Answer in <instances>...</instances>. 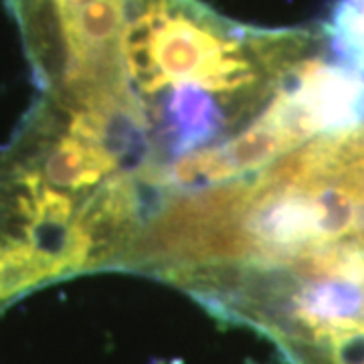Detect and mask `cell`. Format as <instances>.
<instances>
[{"label":"cell","mask_w":364,"mask_h":364,"mask_svg":"<svg viewBox=\"0 0 364 364\" xmlns=\"http://www.w3.org/2000/svg\"><path fill=\"white\" fill-rule=\"evenodd\" d=\"M119 158L102 144L85 142L75 136H65L47 152L43 162V176L55 188L85 191L114 174Z\"/></svg>","instance_id":"6da1fadb"},{"label":"cell","mask_w":364,"mask_h":364,"mask_svg":"<svg viewBox=\"0 0 364 364\" xmlns=\"http://www.w3.org/2000/svg\"><path fill=\"white\" fill-rule=\"evenodd\" d=\"M168 136L174 152L208 142L223 126V114L208 91L191 83L174 85L168 100Z\"/></svg>","instance_id":"7a4b0ae2"},{"label":"cell","mask_w":364,"mask_h":364,"mask_svg":"<svg viewBox=\"0 0 364 364\" xmlns=\"http://www.w3.org/2000/svg\"><path fill=\"white\" fill-rule=\"evenodd\" d=\"M291 148H296L291 136L272 116L265 114L257 122V126L237 136L231 144L221 146V152L229 168L237 176L249 170H257Z\"/></svg>","instance_id":"3957f363"},{"label":"cell","mask_w":364,"mask_h":364,"mask_svg":"<svg viewBox=\"0 0 364 364\" xmlns=\"http://www.w3.org/2000/svg\"><path fill=\"white\" fill-rule=\"evenodd\" d=\"M23 282L21 275L14 267L13 259H11V251L9 245H0V301L11 298L16 291H23Z\"/></svg>","instance_id":"277c9868"}]
</instances>
